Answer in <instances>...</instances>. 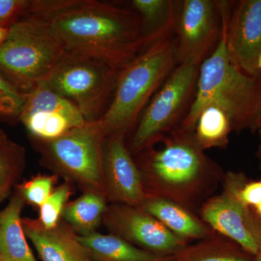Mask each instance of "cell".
Listing matches in <instances>:
<instances>
[{"label":"cell","mask_w":261,"mask_h":261,"mask_svg":"<svg viewBox=\"0 0 261 261\" xmlns=\"http://www.w3.org/2000/svg\"><path fill=\"white\" fill-rule=\"evenodd\" d=\"M29 10L47 20L66 53L124 67L146 49L142 20L130 8L95 0H33Z\"/></svg>","instance_id":"6da1fadb"},{"label":"cell","mask_w":261,"mask_h":261,"mask_svg":"<svg viewBox=\"0 0 261 261\" xmlns=\"http://www.w3.org/2000/svg\"><path fill=\"white\" fill-rule=\"evenodd\" d=\"M161 144L135 155L146 195L173 201L199 215L222 184L224 170L200 148L194 132L178 128Z\"/></svg>","instance_id":"7a4b0ae2"},{"label":"cell","mask_w":261,"mask_h":261,"mask_svg":"<svg viewBox=\"0 0 261 261\" xmlns=\"http://www.w3.org/2000/svg\"><path fill=\"white\" fill-rule=\"evenodd\" d=\"M210 105L224 110L233 132H255L260 128L261 75L245 74L231 63L226 50L223 25L217 47L200 65L195 100L179 128L195 132L199 115Z\"/></svg>","instance_id":"3957f363"},{"label":"cell","mask_w":261,"mask_h":261,"mask_svg":"<svg viewBox=\"0 0 261 261\" xmlns=\"http://www.w3.org/2000/svg\"><path fill=\"white\" fill-rule=\"evenodd\" d=\"M178 65L173 36L146 48L122 68L112 99L100 118L106 137L126 136Z\"/></svg>","instance_id":"277c9868"},{"label":"cell","mask_w":261,"mask_h":261,"mask_svg":"<svg viewBox=\"0 0 261 261\" xmlns=\"http://www.w3.org/2000/svg\"><path fill=\"white\" fill-rule=\"evenodd\" d=\"M65 54L47 20L25 14L10 25L0 45V73L27 93L47 80Z\"/></svg>","instance_id":"5b68a950"},{"label":"cell","mask_w":261,"mask_h":261,"mask_svg":"<svg viewBox=\"0 0 261 261\" xmlns=\"http://www.w3.org/2000/svg\"><path fill=\"white\" fill-rule=\"evenodd\" d=\"M200 65L178 64L141 115L128 147L132 155L155 147L181 126L197 91Z\"/></svg>","instance_id":"8992f818"},{"label":"cell","mask_w":261,"mask_h":261,"mask_svg":"<svg viewBox=\"0 0 261 261\" xmlns=\"http://www.w3.org/2000/svg\"><path fill=\"white\" fill-rule=\"evenodd\" d=\"M123 68L94 57L66 53L45 82L73 103L86 121L93 122L107 110Z\"/></svg>","instance_id":"52a82bcc"},{"label":"cell","mask_w":261,"mask_h":261,"mask_svg":"<svg viewBox=\"0 0 261 261\" xmlns=\"http://www.w3.org/2000/svg\"><path fill=\"white\" fill-rule=\"evenodd\" d=\"M106 135L101 119L87 122L43 143L44 161L85 190L106 197L104 151Z\"/></svg>","instance_id":"ba28073f"},{"label":"cell","mask_w":261,"mask_h":261,"mask_svg":"<svg viewBox=\"0 0 261 261\" xmlns=\"http://www.w3.org/2000/svg\"><path fill=\"white\" fill-rule=\"evenodd\" d=\"M222 25V1L181 0L174 32L178 64H202L221 40Z\"/></svg>","instance_id":"9c48e42d"},{"label":"cell","mask_w":261,"mask_h":261,"mask_svg":"<svg viewBox=\"0 0 261 261\" xmlns=\"http://www.w3.org/2000/svg\"><path fill=\"white\" fill-rule=\"evenodd\" d=\"M222 20L230 61L245 74L260 76L261 0L222 1Z\"/></svg>","instance_id":"30bf717a"},{"label":"cell","mask_w":261,"mask_h":261,"mask_svg":"<svg viewBox=\"0 0 261 261\" xmlns=\"http://www.w3.org/2000/svg\"><path fill=\"white\" fill-rule=\"evenodd\" d=\"M24 102L18 118L38 140H55L87 123L73 103L42 82L23 94Z\"/></svg>","instance_id":"8fae6325"},{"label":"cell","mask_w":261,"mask_h":261,"mask_svg":"<svg viewBox=\"0 0 261 261\" xmlns=\"http://www.w3.org/2000/svg\"><path fill=\"white\" fill-rule=\"evenodd\" d=\"M102 222L110 233L156 255L171 256L188 245L153 216L135 206L108 205Z\"/></svg>","instance_id":"7c38bea8"},{"label":"cell","mask_w":261,"mask_h":261,"mask_svg":"<svg viewBox=\"0 0 261 261\" xmlns=\"http://www.w3.org/2000/svg\"><path fill=\"white\" fill-rule=\"evenodd\" d=\"M248 180L243 172H225L222 192L204 202L199 216L215 232L238 243L256 256V244L245 225L248 207L240 199V190Z\"/></svg>","instance_id":"4fadbf2b"},{"label":"cell","mask_w":261,"mask_h":261,"mask_svg":"<svg viewBox=\"0 0 261 261\" xmlns=\"http://www.w3.org/2000/svg\"><path fill=\"white\" fill-rule=\"evenodd\" d=\"M104 175L108 201L140 207L147 195L140 169L127 147L126 135L106 137Z\"/></svg>","instance_id":"5bb4252c"},{"label":"cell","mask_w":261,"mask_h":261,"mask_svg":"<svg viewBox=\"0 0 261 261\" xmlns=\"http://www.w3.org/2000/svg\"><path fill=\"white\" fill-rule=\"evenodd\" d=\"M25 236L35 247L42 261H92L88 250L79 241L76 233L66 222L59 221L47 228L39 219L21 220Z\"/></svg>","instance_id":"9a60e30c"},{"label":"cell","mask_w":261,"mask_h":261,"mask_svg":"<svg viewBox=\"0 0 261 261\" xmlns=\"http://www.w3.org/2000/svg\"><path fill=\"white\" fill-rule=\"evenodd\" d=\"M140 207L188 244L204 240L216 233L199 215L173 201L147 195Z\"/></svg>","instance_id":"2e32d148"},{"label":"cell","mask_w":261,"mask_h":261,"mask_svg":"<svg viewBox=\"0 0 261 261\" xmlns=\"http://www.w3.org/2000/svg\"><path fill=\"white\" fill-rule=\"evenodd\" d=\"M25 202L18 192L0 211V261H37L21 224Z\"/></svg>","instance_id":"e0dca14e"},{"label":"cell","mask_w":261,"mask_h":261,"mask_svg":"<svg viewBox=\"0 0 261 261\" xmlns=\"http://www.w3.org/2000/svg\"><path fill=\"white\" fill-rule=\"evenodd\" d=\"M129 5L142 20L146 48L174 36L181 0H132Z\"/></svg>","instance_id":"ac0fdd59"},{"label":"cell","mask_w":261,"mask_h":261,"mask_svg":"<svg viewBox=\"0 0 261 261\" xmlns=\"http://www.w3.org/2000/svg\"><path fill=\"white\" fill-rule=\"evenodd\" d=\"M77 237L92 259L97 261H168L169 258L141 249L112 233L94 232Z\"/></svg>","instance_id":"d6986e66"},{"label":"cell","mask_w":261,"mask_h":261,"mask_svg":"<svg viewBox=\"0 0 261 261\" xmlns=\"http://www.w3.org/2000/svg\"><path fill=\"white\" fill-rule=\"evenodd\" d=\"M168 261H258L238 243L214 233L209 238L190 243L169 256Z\"/></svg>","instance_id":"ffe728a7"},{"label":"cell","mask_w":261,"mask_h":261,"mask_svg":"<svg viewBox=\"0 0 261 261\" xmlns=\"http://www.w3.org/2000/svg\"><path fill=\"white\" fill-rule=\"evenodd\" d=\"M107 198L94 192H85L65 206L62 217L78 236L96 232L107 210Z\"/></svg>","instance_id":"44dd1931"},{"label":"cell","mask_w":261,"mask_h":261,"mask_svg":"<svg viewBox=\"0 0 261 261\" xmlns=\"http://www.w3.org/2000/svg\"><path fill=\"white\" fill-rule=\"evenodd\" d=\"M232 132L231 121L226 113L219 106L210 105L199 115L194 134L200 148L205 151L226 149Z\"/></svg>","instance_id":"7402d4cb"},{"label":"cell","mask_w":261,"mask_h":261,"mask_svg":"<svg viewBox=\"0 0 261 261\" xmlns=\"http://www.w3.org/2000/svg\"><path fill=\"white\" fill-rule=\"evenodd\" d=\"M25 166V148L7 139L0 143V203L6 200L17 184Z\"/></svg>","instance_id":"603a6c76"},{"label":"cell","mask_w":261,"mask_h":261,"mask_svg":"<svg viewBox=\"0 0 261 261\" xmlns=\"http://www.w3.org/2000/svg\"><path fill=\"white\" fill-rule=\"evenodd\" d=\"M71 195V187L66 181L54 190L40 207L39 221L45 228L55 227L59 223L63 209Z\"/></svg>","instance_id":"cb8c5ba5"},{"label":"cell","mask_w":261,"mask_h":261,"mask_svg":"<svg viewBox=\"0 0 261 261\" xmlns=\"http://www.w3.org/2000/svg\"><path fill=\"white\" fill-rule=\"evenodd\" d=\"M57 176L39 175L29 181L17 185V192L25 202L40 207L53 192Z\"/></svg>","instance_id":"d4e9b609"},{"label":"cell","mask_w":261,"mask_h":261,"mask_svg":"<svg viewBox=\"0 0 261 261\" xmlns=\"http://www.w3.org/2000/svg\"><path fill=\"white\" fill-rule=\"evenodd\" d=\"M23 102V93L0 73V118H18Z\"/></svg>","instance_id":"484cf974"},{"label":"cell","mask_w":261,"mask_h":261,"mask_svg":"<svg viewBox=\"0 0 261 261\" xmlns=\"http://www.w3.org/2000/svg\"><path fill=\"white\" fill-rule=\"evenodd\" d=\"M29 5V0H0V29L9 28L27 14Z\"/></svg>","instance_id":"4316f807"},{"label":"cell","mask_w":261,"mask_h":261,"mask_svg":"<svg viewBox=\"0 0 261 261\" xmlns=\"http://www.w3.org/2000/svg\"><path fill=\"white\" fill-rule=\"evenodd\" d=\"M240 199L244 205L253 207L261 202V179H249L240 192Z\"/></svg>","instance_id":"83f0119b"},{"label":"cell","mask_w":261,"mask_h":261,"mask_svg":"<svg viewBox=\"0 0 261 261\" xmlns=\"http://www.w3.org/2000/svg\"><path fill=\"white\" fill-rule=\"evenodd\" d=\"M245 225L256 244L257 260L261 261V218L255 214L251 207L245 212Z\"/></svg>","instance_id":"f1b7e54d"},{"label":"cell","mask_w":261,"mask_h":261,"mask_svg":"<svg viewBox=\"0 0 261 261\" xmlns=\"http://www.w3.org/2000/svg\"><path fill=\"white\" fill-rule=\"evenodd\" d=\"M8 29H0V45L2 43L4 42L7 34H8Z\"/></svg>","instance_id":"f546056e"},{"label":"cell","mask_w":261,"mask_h":261,"mask_svg":"<svg viewBox=\"0 0 261 261\" xmlns=\"http://www.w3.org/2000/svg\"><path fill=\"white\" fill-rule=\"evenodd\" d=\"M256 157L257 161H258L259 169L261 171V145H259L258 147H257Z\"/></svg>","instance_id":"4dcf8cb0"},{"label":"cell","mask_w":261,"mask_h":261,"mask_svg":"<svg viewBox=\"0 0 261 261\" xmlns=\"http://www.w3.org/2000/svg\"><path fill=\"white\" fill-rule=\"evenodd\" d=\"M252 211L255 212V214L261 218V202L258 205L255 206V207H251Z\"/></svg>","instance_id":"1f68e13d"},{"label":"cell","mask_w":261,"mask_h":261,"mask_svg":"<svg viewBox=\"0 0 261 261\" xmlns=\"http://www.w3.org/2000/svg\"><path fill=\"white\" fill-rule=\"evenodd\" d=\"M7 139H8V137H7L4 130L0 129V143L3 142V141L6 140Z\"/></svg>","instance_id":"d6a6232c"},{"label":"cell","mask_w":261,"mask_h":261,"mask_svg":"<svg viewBox=\"0 0 261 261\" xmlns=\"http://www.w3.org/2000/svg\"><path fill=\"white\" fill-rule=\"evenodd\" d=\"M257 67H258L259 72H260V73H261V54L260 57H259L258 64H257Z\"/></svg>","instance_id":"836d02e7"},{"label":"cell","mask_w":261,"mask_h":261,"mask_svg":"<svg viewBox=\"0 0 261 261\" xmlns=\"http://www.w3.org/2000/svg\"><path fill=\"white\" fill-rule=\"evenodd\" d=\"M257 132H258L259 138H260V144H259V145H261V125L260 128H259V129L258 130H257Z\"/></svg>","instance_id":"e575fe53"},{"label":"cell","mask_w":261,"mask_h":261,"mask_svg":"<svg viewBox=\"0 0 261 261\" xmlns=\"http://www.w3.org/2000/svg\"><path fill=\"white\" fill-rule=\"evenodd\" d=\"M260 75H261V73H260Z\"/></svg>","instance_id":"d590c367"},{"label":"cell","mask_w":261,"mask_h":261,"mask_svg":"<svg viewBox=\"0 0 261 261\" xmlns=\"http://www.w3.org/2000/svg\"><path fill=\"white\" fill-rule=\"evenodd\" d=\"M92 261H93V260H92Z\"/></svg>","instance_id":"8d00e7d4"}]
</instances>
